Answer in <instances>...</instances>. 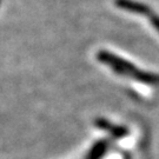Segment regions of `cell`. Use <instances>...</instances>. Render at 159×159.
<instances>
[{
  "label": "cell",
  "instance_id": "cell-1",
  "mask_svg": "<svg viewBox=\"0 0 159 159\" xmlns=\"http://www.w3.org/2000/svg\"><path fill=\"white\" fill-rule=\"evenodd\" d=\"M98 58L102 63L107 64L112 68H114V71L117 73L134 77L136 79L144 81V83H151V84L159 83V75H154V74L151 73H144L142 71H139L137 67H134L132 64L127 63L125 60L108 53V52H100L98 54Z\"/></svg>",
  "mask_w": 159,
  "mask_h": 159
},
{
  "label": "cell",
  "instance_id": "cell-2",
  "mask_svg": "<svg viewBox=\"0 0 159 159\" xmlns=\"http://www.w3.org/2000/svg\"><path fill=\"white\" fill-rule=\"evenodd\" d=\"M116 5L121 10L137 13V14H148L150 8L145 4H142L136 0H116Z\"/></svg>",
  "mask_w": 159,
  "mask_h": 159
},
{
  "label": "cell",
  "instance_id": "cell-3",
  "mask_svg": "<svg viewBox=\"0 0 159 159\" xmlns=\"http://www.w3.org/2000/svg\"><path fill=\"white\" fill-rule=\"evenodd\" d=\"M97 125L99 126L100 129H105V130L111 131V132H112L116 137H123L125 133H127L126 129H124V127H117V126L110 125L107 121H105L104 119L97 120Z\"/></svg>",
  "mask_w": 159,
  "mask_h": 159
},
{
  "label": "cell",
  "instance_id": "cell-4",
  "mask_svg": "<svg viewBox=\"0 0 159 159\" xmlns=\"http://www.w3.org/2000/svg\"><path fill=\"white\" fill-rule=\"evenodd\" d=\"M105 150H106V143L104 142H100L96 144L93 148L91 150V152L89 154V158L87 159H100L102 158V156L104 154L105 152Z\"/></svg>",
  "mask_w": 159,
  "mask_h": 159
},
{
  "label": "cell",
  "instance_id": "cell-5",
  "mask_svg": "<svg viewBox=\"0 0 159 159\" xmlns=\"http://www.w3.org/2000/svg\"><path fill=\"white\" fill-rule=\"evenodd\" d=\"M151 23H152V25L159 31V17H157V16H152V17H151Z\"/></svg>",
  "mask_w": 159,
  "mask_h": 159
},
{
  "label": "cell",
  "instance_id": "cell-6",
  "mask_svg": "<svg viewBox=\"0 0 159 159\" xmlns=\"http://www.w3.org/2000/svg\"><path fill=\"white\" fill-rule=\"evenodd\" d=\"M0 2H1V0H0Z\"/></svg>",
  "mask_w": 159,
  "mask_h": 159
}]
</instances>
